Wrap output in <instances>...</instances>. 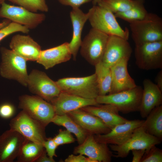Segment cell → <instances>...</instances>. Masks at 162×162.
I'll use <instances>...</instances> for the list:
<instances>
[{
  "label": "cell",
  "mask_w": 162,
  "mask_h": 162,
  "mask_svg": "<svg viewBox=\"0 0 162 162\" xmlns=\"http://www.w3.org/2000/svg\"><path fill=\"white\" fill-rule=\"evenodd\" d=\"M131 37L135 45L162 41V19L148 13L144 19L129 23Z\"/></svg>",
  "instance_id": "cell-1"
},
{
  "label": "cell",
  "mask_w": 162,
  "mask_h": 162,
  "mask_svg": "<svg viewBox=\"0 0 162 162\" xmlns=\"http://www.w3.org/2000/svg\"><path fill=\"white\" fill-rule=\"evenodd\" d=\"M88 12V20L92 28L109 35H116L128 40V30L121 27L114 14L110 10L98 4L94 5Z\"/></svg>",
  "instance_id": "cell-2"
},
{
  "label": "cell",
  "mask_w": 162,
  "mask_h": 162,
  "mask_svg": "<svg viewBox=\"0 0 162 162\" xmlns=\"http://www.w3.org/2000/svg\"><path fill=\"white\" fill-rule=\"evenodd\" d=\"M0 50L1 76L5 79L16 80L27 86L28 75L27 70V61L11 49L2 47Z\"/></svg>",
  "instance_id": "cell-3"
},
{
  "label": "cell",
  "mask_w": 162,
  "mask_h": 162,
  "mask_svg": "<svg viewBox=\"0 0 162 162\" xmlns=\"http://www.w3.org/2000/svg\"><path fill=\"white\" fill-rule=\"evenodd\" d=\"M143 88L137 86L133 88L104 95L95 98L99 104H110L124 113L139 111Z\"/></svg>",
  "instance_id": "cell-4"
},
{
  "label": "cell",
  "mask_w": 162,
  "mask_h": 162,
  "mask_svg": "<svg viewBox=\"0 0 162 162\" xmlns=\"http://www.w3.org/2000/svg\"><path fill=\"white\" fill-rule=\"evenodd\" d=\"M56 82L61 92L87 99H95L99 95L95 73L83 77L62 78Z\"/></svg>",
  "instance_id": "cell-5"
},
{
  "label": "cell",
  "mask_w": 162,
  "mask_h": 162,
  "mask_svg": "<svg viewBox=\"0 0 162 162\" xmlns=\"http://www.w3.org/2000/svg\"><path fill=\"white\" fill-rule=\"evenodd\" d=\"M10 129L16 131L26 139L42 144L46 140L45 127L22 110L10 121Z\"/></svg>",
  "instance_id": "cell-6"
},
{
  "label": "cell",
  "mask_w": 162,
  "mask_h": 162,
  "mask_svg": "<svg viewBox=\"0 0 162 162\" xmlns=\"http://www.w3.org/2000/svg\"><path fill=\"white\" fill-rule=\"evenodd\" d=\"M109 36L92 28L82 40L81 55L91 64L94 66L101 62Z\"/></svg>",
  "instance_id": "cell-7"
},
{
  "label": "cell",
  "mask_w": 162,
  "mask_h": 162,
  "mask_svg": "<svg viewBox=\"0 0 162 162\" xmlns=\"http://www.w3.org/2000/svg\"><path fill=\"white\" fill-rule=\"evenodd\" d=\"M18 107L45 127L55 115L52 105L37 96L23 95L19 98Z\"/></svg>",
  "instance_id": "cell-8"
},
{
  "label": "cell",
  "mask_w": 162,
  "mask_h": 162,
  "mask_svg": "<svg viewBox=\"0 0 162 162\" xmlns=\"http://www.w3.org/2000/svg\"><path fill=\"white\" fill-rule=\"evenodd\" d=\"M161 141L156 137L146 133L141 126L133 132L131 136L124 143L116 145L110 144V149L116 152L113 157L124 158L133 150L144 149L159 144Z\"/></svg>",
  "instance_id": "cell-9"
},
{
  "label": "cell",
  "mask_w": 162,
  "mask_h": 162,
  "mask_svg": "<svg viewBox=\"0 0 162 162\" xmlns=\"http://www.w3.org/2000/svg\"><path fill=\"white\" fill-rule=\"evenodd\" d=\"M27 86L31 93L50 103L61 92L56 81L44 72L36 69L28 74Z\"/></svg>",
  "instance_id": "cell-10"
},
{
  "label": "cell",
  "mask_w": 162,
  "mask_h": 162,
  "mask_svg": "<svg viewBox=\"0 0 162 162\" xmlns=\"http://www.w3.org/2000/svg\"><path fill=\"white\" fill-rule=\"evenodd\" d=\"M136 63L142 70H149L162 68V41L135 45Z\"/></svg>",
  "instance_id": "cell-11"
},
{
  "label": "cell",
  "mask_w": 162,
  "mask_h": 162,
  "mask_svg": "<svg viewBox=\"0 0 162 162\" xmlns=\"http://www.w3.org/2000/svg\"><path fill=\"white\" fill-rule=\"evenodd\" d=\"M0 8V17L8 19L28 29L37 27L45 20V15L31 12L21 6L10 5L5 2Z\"/></svg>",
  "instance_id": "cell-12"
},
{
  "label": "cell",
  "mask_w": 162,
  "mask_h": 162,
  "mask_svg": "<svg viewBox=\"0 0 162 162\" xmlns=\"http://www.w3.org/2000/svg\"><path fill=\"white\" fill-rule=\"evenodd\" d=\"M132 52L127 40L116 35H109L101 62L111 68L123 59H129Z\"/></svg>",
  "instance_id": "cell-13"
},
{
  "label": "cell",
  "mask_w": 162,
  "mask_h": 162,
  "mask_svg": "<svg viewBox=\"0 0 162 162\" xmlns=\"http://www.w3.org/2000/svg\"><path fill=\"white\" fill-rule=\"evenodd\" d=\"M144 120H128L119 124L104 134L94 135L98 142L107 144L121 145L125 142L131 136L134 131L140 126Z\"/></svg>",
  "instance_id": "cell-14"
},
{
  "label": "cell",
  "mask_w": 162,
  "mask_h": 162,
  "mask_svg": "<svg viewBox=\"0 0 162 162\" xmlns=\"http://www.w3.org/2000/svg\"><path fill=\"white\" fill-rule=\"evenodd\" d=\"M73 153L86 155L97 162H110L113 155L107 144L97 141L94 135L91 134L82 143L74 148Z\"/></svg>",
  "instance_id": "cell-15"
},
{
  "label": "cell",
  "mask_w": 162,
  "mask_h": 162,
  "mask_svg": "<svg viewBox=\"0 0 162 162\" xmlns=\"http://www.w3.org/2000/svg\"><path fill=\"white\" fill-rule=\"evenodd\" d=\"M26 139L10 129L0 135V162H12L16 158Z\"/></svg>",
  "instance_id": "cell-16"
},
{
  "label": "cell",
  "mask_w": 162,
  "mask_h": 162,
  "mask_svg": "<svg viewBox=\"0 0 162 162\" xmlns=\"http://www.w3.org/2000/svg\"><path fill=\"white\" fill-rule=\"evenodd\" d=\"M52 105L55 114L62 115L68 112L88 106L100 104L95 99H87L61 92L50 103Z\"/></svg>",
  "instance_id": "cell-17"
},
{
  "label": "cell",
  "mask_w": 162,
  "mask_h": 162,
  "mask_svg": "<svg viewBox=\"0 0 162 162\" xmlns=\"http://www.w3.org/2000/svg\"><path fill=\"white\" fill-rule=\"evenodd\" d=\"M9 46L11 50L27 61H37L42 50L40 46L28 35H14Z\"/></svg>",
  "instance_id": "cell-18"
},
{
  "label": "cell",
  "mask_w": 162,
  "mask_h": 162,
  "mask_svg": "<svg viewBox=\"0 0 162 162\" xmlns=\"http://www.w3.org/2000/svg\"><path fill=\"white\" fill-rule=\"evenodd\" d=\"M67 114L89 134H104L111 130L100 118L81 109Z\"/></svg>",
  "instance_id": "cell-19"
},
{
  "label": "cell",
  "mask_w": 162,
  "mask_h": 162,
  "mask_svg": "<svg viewBox=\"0 0 162 162\" xmlns=\"http://www.w3.org/2000/svg\"><path fill=\"white\" fill-rule=\"evenodd\" d=\"M129 59L124 58L111 67L112 84L109 94L131 89L137 85L128 70Z\"/></svg>",
  "instance_id": "cell-20"
},
{
  "label": "cell",
  "mask_w": 162,
  "mask_h": 162,
  "mask_svg": "<svg viewBox=\"0 0 162 162\" xmlns=\"http://www.w3.org/2000/svg\"><path fill=\"white\" fill-rule=\"evenodd\" d=\"M143 88L139 110L141 117H146L154 108L162 105V91L150 80L146 79L143 82Z\"/></svg>",
  "instance_id": "cell-21"
},
{
  "label": "cell",
  "mask_w": 162,
  "mask_h": 162,
  "mask_svg": "<svg viewBox=\"0 0 162 162\" xmlns=\"http://www.w3.org/2000/svg\"><path fill=\"white\" fill-rule=\"evenodd\" d=\"M72 56L69 43L66 42L56 46L42 50L36 62L42 65L46 69H48L57 64L69 61Z\"/></svg>",
  "instance_id": "cell-22"
},
{
  "label": "cell",
  "mask_w": 162,
  "mask_h": 162,
  "mask_svg": "<svg viewBox=\"0 0 162 162\" xmlns=\"http://www.w3.org/2000/svg\"><path fill=\"white\" fill-rule=\"evenodd\" d=\"M80 109L100 118L111 130L128 120L121 116L117 108L110 104L88 106Z\"/></svg>",
  "instance_id": "cell-23"
},
{
  "label": "cell",
  "mask_w": 162,
  "mask_h": 162,
  "mask_svg": "<svg viewBox=\"0 0 162 162\" xmlns=\"http://www.w3.org/2000/svg\"><path fill=\"white\" fill-rule=\"evenodd\" d=\"M70 16L73 26V35L69 43L73 59H76L82 42V33L84 26L88 20L89 13H84L79 8H72Z\"/></svg>",
  "instance_id": "cell-24"
},
{
  "label": "cell",
  "mask_w": 162,
  "mask_h": 162,
  "mask_svg": "<svg viewBox=\"0 0 162 162\" xmlns=\"http://www.w3.org/2000/svg\"><path fill=\"white\" fill-rule=\"evenodd\" d=\"M141 125L149 134L162 140V105L155 107L146 117Z\"/></svg>",
  "instance_id": "cell-25"
},
{
  "label": "cell",
  "mask_w": 162,
  "mask_h": 162,
  "mask_svg": "<svg viewBox=\"0 0 162 162\" xmlns=\"http://www.w3.org/2000/svg\"><path fill=\"white\" fill-rule=\"evenodd\" d=\"M51 122L62 126L73 134L76 138L79 145L82 143L89 134L67 114L62 115H55Z\"/></svg>",
  "instance_id": "cell-26"
},
{
  "label": "cell",
  "mask_w": 162,
  "mask_h": 162,
  "mask_svg": "<svg viewBox=\"0 0 162 162\" xmlns=\"http://www.w3.org/2000/svg\"><path fill=\"white\" fill-rule=\"evenodd\" d=\"M45 148L43 145L26 139L16 158L18 162H36Z\"/></svg>",
  "instance_id": "cell-27"
},
{
  "label": "cell",
  "mask_w": 162,
  "mask_h": 162,
  "mask_svg": "<svg viewBox=\"0 0 162 162\" xmlns=\"http://www.w3.org/2000/svg\"><path fill=\"white\" fill-rule=\"evenodd\" d=\"M94 66L99 95H106L109 93L111 89L112 80L111 68L104 65L101 62Z\"/></svg>",
  "instance_id": "cell-28"
},
{
  "label": "cell",
  "mask_w": 162,
  "mask_h": 162,
  "mask_svg": "<svg viewBox=\"0 0 162 162\" xmlns=\"http://www.w3.org/2000/svg\"><path fill=\"white\" fill-rule=\"evenodd\" d=\"M144 0H139L133 7L125 11L114 14L115 17L124 20L129 23L142 20L148 13L144 5Z\"/></svg>",
  "instance_id": "cell-29"
},
{
  "label": "cell",
  "mask_w": 162,
  "mask_h": 162,
  "mask_svg": "<svg viewBox=\"0 0 162 162\" xmlns=\"http://www.w3.org/2000/svg\"><path fill=\"white\" fill-rule=\"evenodd\" d=\"M139 0H101L97 4L104 7L114 14L126 11L135 5Z\"/></svg>",
  "instance_id": "cell-30"
},
{
  "label": "cell",
  "mask_w": 162,
  "mask_h": 162,
  "mask_svg": "<svg viewBox=\"0 0 162 162\" xmlns=\"http://www.w3.org/2000/svg\"><path fill=\"white\" fill-rule=\"evenodd\" d=\"M6 0L17 4L33 12H47L48 8L45 0H0V4Z\"/></svg>",
  "instance_id": "cell-31"
},
{
  "label": "cell",
  "mask_w": 162,
  "mask_h": 162,
  "mask_svg": "<svg viewBox=\"0 0 162 162\" xmlns=\"http://www.w3.org/2000/svg\"><path fill=\"white\" fill-rule=\"evenodd\" d=\"M29 29L26 27L13 22H11L6 26L0 29V41L12 33L21 32L28 34Z\"/></svg>",
  "instance_id": "cell-32"
},
{
  "label": "cell",
  "mask_w": 162,
  "mask_h": 162,
  "mask_svg": "<svg viewBox=\"0 0 162 162\" xmlns=\"http://www.w3.org/2000/svg\"><path fill=\"white\" fill-rule=\"evenodd\" d=\"M162 150L155 146L146 150L140 162H162Z\"/></svg>",
  "instance_id": "cell-33"
},
{
  "label": "cell",
  "mask_w": 162,
  "mask_h": 162,
  "mask_svg": "<svg viewBox=\"0 0 162 162\" xmlns=\"http://www.w3.org/2000/svg\"><path fill=\"white\" fill-rule=\"evenodd\" d=\"M52 138L58 146L72 143L76 140L71 133L66 129L62 130L60 129L58 134Z\"/></svg>",
  "instance_id": "cell-34"
},
{
  "label": "cell",
  "mask_w": 162,
  "mask_h": 162,
  "mask_svg": "<svg viewBox=\"0 0 162 162\" xmlns=\"http://www.w3.org/2000/svg\"><path fill=\"white\" fill-rule=\"evenodd\" d=\"M43 146L48 156L51 158L57 156L56 150L58 146L54 142L52 138H46L44 143Z\"/></svg>",
  "instance_id": "cell-35"
},
{
  "label": "cell",
  "mask_w": 162,
  "mask_h": 162,
  "mask_svg": "<svg viewBox=\"0 0 162 162\" xmlns=\"http://www.w3.org/2000/svg\"><path fill=\"white\" fill-rule=\"evenodd\" d=\"M15 111L14 106L9 103H5L0 105V116L8 118L13 115Z\"/></svg>",
  "instance_id": "cell-36"
},
{
  "label": "cell",
  "mask_w": 162,
  "mask_h": 162,
  "mask_svg": "<svg viewBox=\"0 0 162 162\" xmlns=\"http://www.w3.org/2000/svg\"><path fill=\"white\" fill-rule=\"evenodd\" d=\"M61 4L69 6L72 8H79L82 5L89 2L92 0H57Z\"/></svg>",
  "instance_id": "cell-37"
},
{
  "label": "cell",
  "mask_w": 162,
  "mask_h": 162,
  "mask_svg": "<svg viewBox=\"0 0 162 162\" xmlns=\"http://www.w3.org/2000/svg\"><path fill=\"white\" fill-rule=\"evenodd\" d=\"M65 162H97L93 159L86 157L84 155L79 154L78 155L71 154L64 160Z\"/></svg>",
  "instance_id": "cell-38"
},
{
  "label": "cell",
  "mask_w": 162,
  "mask_h": 162,
  "mask_svg": "<svg viewBox=\"0 0 162 162\" xmlns=\"http://www.w3.org/2000/svg\"><path fill=\"white\" fill-rule=\"evenodd\" d=\"M146 150L144 149L134 150L131 151L133 155L132 162H140Z\"/></svg>",
  "instance_id": "cell-39"
},
{
  "label": "cell",
  "mask_w": 162,
  "mask_h": 162,
  "mask_svg": "<svg viewBox=\"0 0 162 162\" xmlns=\"http://www.w3.org/2000/svg\"><path fill=\"white\" fill-rule=\"evenodd\" d=\"M55 162V160L53 158H50L48 156L45 149L36 161V162Z\"/></svg>",
  "instance_id": "cell-40"
},
{
  "label": "cell",
  "mask_w": 162,
  "mask_h": 162,
  "mask_svg": "<svg viewBox=\"0 0 162 162\" xmlns=\"http://www.w3.org/2000/svg\"><path fill=\"white\" fill-rule=\"evenodd\" d=\"M155 84L160 90L162 91V70H160L157 74L156 78Z\"/></svg>",
  "instance_id": "cell-41"
},
{
  "label": "cell",
  "mask_w": 162,
  "mask_h": 162,
  "mask_svg": "<svg viewBox=\"0 0 162 162\" xmlns=\"http://www.w3.org/2000/svg\"><path fill=\"white\" fill-rule=\"evenodd\" d=\"M11 22L8 19H5L0 22V29L6 26Z\"/></svg>",
  "instance_id": "cell-42"
},
{
  "label": "cell",
  "mask_w": 162,
  "mask_h": 162,
  "mask_svg": "<svg viewBox=\"0 0 162 162\" xmlns=\"http://www.w3.org/2000/svg\"><path fill=\"white\" fill-rule=\"evenodd\" d=\"M101 0H92V3L94 5H96L98 4Z\"/></svg>",
  "instance_id": "cell-43"
}]
</instances>
